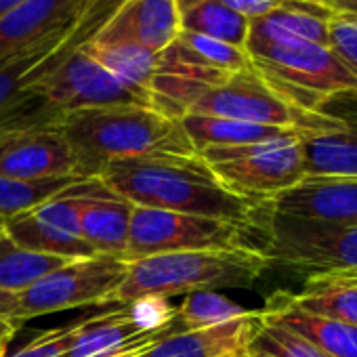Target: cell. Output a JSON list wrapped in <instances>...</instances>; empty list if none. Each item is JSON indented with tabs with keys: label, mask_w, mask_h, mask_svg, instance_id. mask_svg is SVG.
Wrapping results in <instances>:
<instances>
[{
	"label": "cell",
	"mask_w": 357,
	"mask_h": 357,
	"mask_svg": "<svg viewBox=\"0 0 357 357\" xmlns=\"http://www.w3.org/2000/svg\"><path fill=\"white\" fill-rule=\"evenodd\" d=\"M99 178L132 206L231 221L248 231L261 206L225 190L198 153L114 160Z\"/></svg>",
	"instance_id": "obj_1"
},
{
	"label": "cell",
	"mask_w": 357,
	"mask_h": 357,
	"mask_svg": "<svg viewBox=\"0 0 357 357\" xmlns=\"http://www.w3.org/2000/svg\"><path fill=\"white\" fill-rule=\"evenodd\" d=\"M55 128L63 135L74 158V174L80 178H99L114 160L155 153H196L178 120L147 105L66 112L59 116Z\"/></svg>",
	"instance_id": "obj_2"
},
{
	"label": "cell",
	"mask_w": 357,
	"mask_h": 357,
	"mask_svg": "<svg viewBox=\"0 0 357 357\" xmlns=\"http://www.w3.org/2000/svg\"><path fill=\"white\" fill-rule=\"evenodd\" d=\"M269 269L252 246L229 250H194L130 261L109 303L130 305L141 298H170L202 290L246 288Z\"/></svg>",
	"instance_id": "obj_3"
},
{
	"label": "cell",
	"mask_w": 357,
	"mask_h": 357,
	"mask_svg": "<svg viewBox=\"0 0 357 357\" xmlns=\"http://www.w3.org/2000/svg\"><path fill=\"white\" fill-rule=\"evenodd\" d=\"M118 0H97L80 17L68 22L40 43L0 61V128L55 126L59 116L32 93L70 51L91 38L114 11Z\"/></svg>",
	"instance_id": "obj_4"
},
{
	"label": "cell",
	"mask_w": 357,
	"mask_h": 357,
	"mask_svg": "<svg viewBox=\"0 0 357 357\" xmlns=\"http://www.w3.org/2000/svg\"><path fill=\"white\" fill-rule=\"evenodd\" d=\"M269 267H284L301 275L357 271V225L315 221L273 213L259 206L250 238Z\"/></svg>",
	"instance_id": "obj_5"
},
{
	"label": "cell",
	"mask_w": 357,
	"mask_h": 357,
	"mask_svg": "<svg viewBox=\"0 0 357 357\" xmlns=\"http://www.w3.org/2000/svg\"><path fill=\"white\" fill-rule=\"evenodd\" d=\"M246 53L259 76L298 112H317L340 95L357 93V78L324 45H257Z\"/></svg>",
	"instance_id": "obj_6"
},
{
	"label": "cell",
	"mask_w": 357,
	"mask_h": 357,
	"mask_svg": "<svg viewBox=\"0 0 357 357\" xmlns=\"http://www.w3.org/2000/svg\"><path fill=\"white\" fill-rule=\"evenodd\" d=\"M198 155L211 166L225 190L257 204L271 200L305 176L296 130L259 143L208 147Z\"/></svg>",
	"instance_id": "obj_7"
},
{
	"label": "cell",
	"mask_w": 357,
	"mask_h": 357,
	"mask_svg": "<svg viewBox=\"0 0 357 357\" xmlns=\"http://www.w3.org/2000/svg\"><path fill=\"white\" fill-rule=\"evenodd\" d=\"M242 246H252L250 231L244 225L211 217L135 206L124 261L130 263L155 255L229 250Z\"/></svg>",
	"instance_id": "obj_8"
},
{
	"label": "cell",
	"mask_w": 357,
	"mask_h": 357,
	"mask_svg": "<svg viewBox=\"0 0 357 357\" xmlns=\"http://www.w3.org/2000/svg\"><path fill=\"white\" fill-rule=\"evenodd\" d=\"M126 267L124 259L107 255L68 261L17 294L20 317L26 321L66 309L107 305L122 284Z\"/></svg>",
	"instance_id": "obj_9"
},
{
	"label": "cell",
	"mask_w": 357,
	"mask_h": 357,
	"mask_svg": "<svg viewBox=\"0 0 357 357\" xmlns=\"http://www.w3.org/2000/svg\"><path fill=\"white\" fill-rule=\"evenodd\" d=\"M89 40V38H86ZM32 93L49 103L57 114L109 107V105H151V95L124 84L107 72L84 49V43L70 51L45 78H40Z\"/></svg>",
	"instance_id": "obj_10"
},
{
	"label": "cell",
	"mask_w": 357,
	"mask_h": 357,
	"mask_svg": "<svg viewBox=\"0 0 357 357\" xmlns=\"http://www.w3.org/2000/svg\"><path fill=\"white\" fill-rule=\"evenodd\" d=\"M294 130L305 176H357V93L340 95L317 112H303Z\"/></svg>",
	"instance_id": "obj_11"
},
{
	"label": "cell",
	"mask_w": 357,
	"mask_h": 357,
	"mask_svg": "<svg viewBox=\"0 0 357 357\" xmlns=\"http://www.w3.org/2000/svg\"><path fill=\"white\" fill-rule=\"evenodd\" d=\"M188 114L296 128L303 112L288 105L255 68H248L234 72L215 84L202 86L192 99Z\"/></svg>",
	"instance_id": "obj_12"
},
{
	"label": "cell",
	"mask_w": 357,
	"mask_h": 357,
	"mask_svg": "<svg viewBox=\"0 0 357 357\" xmlns=\"http://www.w3.org/2000/svg\"><path fill=\"white\" fill-rule=\"evenodd\" d=\"M82 181H76L68 190L26 213L5 219V236L17 246L40 255H53L70 261L95 257V250L80 236L78 194Z\"/></svg>",
	"instance_id": "obj_13"
},
{
	"label": "cell",
	"mask_w": 357,
	"mask_h": 357,
	"mask_svg": "<svg viewBox=\"0 0 357 357\" xmlns=\"http://www.w3.org/2000/svg\"><path fill=\"white\" fill-rule=\"evenodd\" d=\"M0 174L20 181L70 176L74 158L55 126L0 128Z\"/></svg>",
	"instance_id": "obj_14"
},
{
	"label": "cell",
	"mask_w": 357,
	"mask_h": 357,
	"mask_svg": "<svg viewBox=\"0 0 357 357\" xmlns=\"http://www.w3.org/2000/svg\"><path fill=\"white\" fill-rule=\"evenodd\" d=\"M181 32L176 0H118L91 36L97 43H128L162 55Z\"/></svg>",
	"instance_id": "obj_15"
},
{
	"label": "cell",
	"mask_w": 357,
	"mask_h": 357,
	"mask_svg": "<svg viewBox=\"0 0 357 357\" xmlns=\"http://www.w3.org/2000/svg\"><path fill=\"white\" fill-rule=\"evenodd\" d=\"M172 332H185L176 317L166 326L151 328L145 326L130 307L122 305V309L82 319L68 357H135Z\"/></svg>",
	"instance_id": "obj_16"
},
{
	"label": "cell",
	"mask_w": 357,
	"mask_h": 357,
	"mask_svg": "<svg viewBox=\"0 0 357 357\" xmlns=\"http://www.w3.org/2000/svg\"><path fill=\"white\" fill-rule=\"evenodd\" d=\"M261 204L290 217L357 225V176H303Z\"/></svg>",
	"instance_id": "obj_17"
},
{
	"label": "cell",
	"mask_w": 357,
	"mask_h": 357,
	"mask_svg": "<svg viewBox=\"0 0 357 357\" xmlns=\"http://www.w3.org/2000/svg\"><path fill=\"white\" fill-rule=\"evenodd\" d=\"M132 204L112 192L101 178H84L78 194L80 236L95 255H126Z\"/></svg>",
	"instance_id": "obj_18"
},
{
	"label": "cell",
	"mask_w": 357,
	"mask_h": 357,
	"mask_svg": "<svg viewBox=\"0 0 357 357\" xmlns=\"http://www.w3.org/2000/svg\"><path fill=\"white\" fill-rule=\"evenodd\" d=\"M259 317V311H246L242 317L213 328L172 332L135 357H248L250 336Z\"/></svg>",
	"instance_id": "obj_19"
},
{
	"label": "cell",
	"mask_w": 357,
	"mask_h": 357,
	"mask_svg": "<svg viewBox=\"0 0 357 357\" xmlns=\"http://www.w3.org/2000/svg\"><path fill=\"white\" fill-rule=\"evenodd\" d=\"M93 3L97 0H24L0 17V61L40 43L89 11Z\"/></svg>",
	"instance_id": "obj_20"
},
{
	"label": "cell",
	"mask_w": 357,
	"mask_h": 357,
	"mask_svg": "<svg viewBox=\"0 0 357 357\" xmlns=\"http://www.w3.org/2000/svg\"><path fill=\"white\" fill-rule=\"evenodd\" d=\"M261 313L296 332L328 357H357V326L313 315L301 309L286 290L273 292Z\"/></svg>",
	"instance_id": "obj_21"
},
{
	"label": "cell",
	"mask_w": 357,
	"mask_h": 357,
	"mask_svg": "<svg viewBox=\"0 0 357 357\" xmlns=\"http://www.w3.org/2000/svg\"><path fill=\"white\" fill-rule=\"evenodd\" d=\"M332 11L311 0H284L263 17L250 20L246 47L280 43H313L328 47V22Z\"/></svg>",
	"instance_id": "obj_22"
},
{
	"label": "cell",
	"mask_w": 357,
	"mask_h": 357,
	"mask_svg": "<svg viewBox=\"0 0 357 357\" xmlns=\"http://www.w3.org/2000/svg\"><path fill=\"white\" fill-rule=\"evenodd\" d=\"M292 301L313 315L357 326V271L311 275Z\"/></svg>",
	"instance_id": "obj_23"
},
{
	"label": "cell",
	"mask_w": 357,
	"mask_h": 357,
	"mask_svg": "<svg viewBox=\"0 0 357 357\" xmlns=\"http://www.w3.org/2000/svg\"><path fill=\"white\" fill-rule=\"evenodd\" d=\"M178 124H181L188 139L192 141L196 153L208 147H234V145L269 141V139H275L294 130V128L250 124V122H240V120L200 116V114H185L183 118H178Z\"/></svg>",
	"instance_id": "obj_24"
},
{
	"label": "cell",
	"mask_w": 357,
	"mask_h": 357,
	"mask_svg": "<svg viewBox=\"0 0 357 357\" xmlns=\"http://www.w3.org/2000/svg\"><path fill=\"white\" fill-rule=\"evenodd\" d=\"M181 30L246 49L250 20L219 0H176Z\"/></svg>",
	"instance_id": "obj_25"
},
{
	"label": "cell",
	"mask_w": 357,
	"mask_h": 357,
	"mask_svg": "<svg viewBox=\"0 0 357 357\" xmlns=\"http://www.w3.org/2000/svg\"><path fill=\"white\" fill-rule=\"evenodd\" d=\"M164 55L172 61L219 74H234L252 68L246 49L185 30L178 32L176 40L164 51Z\"/></svg>",
	"instance_id": "obj_26"
},
{
	"label": "cell",
	"mask_w": 357,
	"mask_h": 357,
	"mask_svg": "<svg viewBox=\"0 0 357 357\" xmlns=\"http://www.w3.org/2000/svg\"><path fill=\"white\" fill-rule=\"evenodd\" d=\"M84 49L107 72L120 78L124 84L151 95V84L158 74L160 55L128 43H97L84 40Z\"/></svg>",
	"instance_id": "obj_27"
},
{
	"label": "cell",
	"mask_w": 357,
	"mask_h": 357,
	"mask_svg": "<svg viewBox=\"0 0 357 357\" xmlns=\"http://www.w3.org/2000/svg\"><path fill=\"white\" fill-rule=\"evenodd\" d=\"M68 261L70 259L26 250L3 234L0 236V292L20 294Z\"/></svg>",
	"instance_id": "obj_28"
},
{
	"label": "cell",
	"mask_w": 357,
	"mask_h": 357,
	"mask_svg": "<svg viewBox=\"0 0 357 357\" xmlns=\"http://www.w3.org/2000/svg\"><path fill=\"white\" fill-rule=\"evenodd\" d=\"M80 176H59V178H43V181H20L0 174V219H11L20 213H26L59 192L68 190Z\"/></svg>",
	"instance_id": "obj_29"
},
{
	"label": "cell",
	"mask_w": 357,
	"mask_h": 357,
	"mask_svg": "<svg viewBox=\"0 0 357 357\" xmlns=\"http://www.w3.org/2000/svg\"><path fill=\"white\" fill-rule=\"evenodd\" d=\"M248 309L215 290H202L185 294L183 303L176 307V321L181 330H204L229 319L242 317Z\"/></svg>",
	"instance_id": "obj_30"
},
{
	"label": "cell",
	"mask_w": 357,
	"mask_h": 357,
	"mask_svg": "<svg viewBox=\"0 0 357 357\" xmlns=\"http://www.w3.org/2000/svg\"><path fill=\"white\" fill-rule=\"evenodd\" d=\"M261 313V311H259ZM248 357H328L309 340L282 324L267 319L263 313L250 336Z\"/></svg>",
	"instance_id": "obj_31"
},
{
	"label": "cell",
	"mask_w": 357,
	"mask_h": 357,
	"mask_svg": "<svg viewBox=\"0 0 357 357\" xmlns=\"http://www.w3.org/2000/svg\"><path fill=\"white\" fill-rule=\"evenodd\" d=\"M328 49L357 78V15L332 13L328 22Z\"/></svg>",
	"instance_id": "obj_32"
},
{
	"label": "cell",
	"mask_w": 357,
	"mask_h": 357,
	"mask_svg": "<svg viewBox=\"0 0 357 357\" xmlns=\"http://www.w3.org/2000/svg\"><path fill=\"white\" fill-rule=\"evenodd\" d=\"M80 321L82 319H78L76 324L51 330L47 334H40L38 338L24 344L20 351L7 353L5 357H68V353L74 344V338L78 334Z\"/></svg>",
	"instance_id": "obj_33"
},
{
	"label": "cell",
	"mask_w": 357,
	"mask_h": 357,
	"mask_svg": "<svg viewBox=\"0 0 357 357\" xmlns=\"http://www.w3.org/2000/svg\"><path fill=\"white\" fill-rule=\"evenodd\" d=\"M219 3L238 11L246 20H257V17L267 15L273 9H278L284 0H219Z\"/></svg>",
	"instance_id": "obj_34"
},
{
	"label": "cell",
	"mask_w": 357,
	"mask_h": 357,
	"mask_svg": "<svg viewBox=\"0 0 357 357\" xmlns=\"http://www.w3.org/2000/svg\"><path fill=\"white\" fill-rule=\"evenodd\" d=\"M0 319H17V321H24V319L20 317L17 294L0 292Z\"/></svg>",
	"instance_id": "obj_35"
},
{
	"label": "cell",
	"mask_w": 357,
	"mask_h": 357,
	"mask_svg": "<svg viewBox=\"0 0 357 357\" xmlns=\"http://www.w3.org/2000/svg\"><path fill=\"white\" fill-rule=\"evenodd\" d=\"M20 324L22 321H17V319H0V357L7 355V349H9Z\"/></svg>",
	"instance_id": "obj_36"
},
{
	"label": "cell",
	"mask_w": 357,
	"mask_h": 357,
	"mask_svg": "<svg viewBox=\"0 0 357 357\" xmlns=\"http://www.w3.org/2000/svg\"><path fill=\"white\" fill-rule=\"evenodd\" d=\"M332 13H344V15H357V0H330Z\"/></svg>",
	"instance_id": "obj_37"
},
{
	"label": "cell",
	"mask_w": 357,
	"mask_h": 357,
	"mask_svg": "<svg viewBox=\"0 0 357 357\" xmlns=\"http://www.w3.org/2000/svg\"><path fill=\"white\" fill-rule=\"evenodd\" d=\"M22 3H24V0H0V17H5L9 11H13Z\"/></svg>",
	"instance_id": "obj_38"
},
{
	"label": "cell",
	"mask_w": 357,
	"mask_h": 357,
	"mask_svg": "<svg viewBox=\"0 0 357 357\" xmlns=\"http://www.w3.org/2000/svg\"><path fill=\"white\" fill-rule=\"evenodd\" d=\"M311 3L321 5V7H328V9H330V0H311ZM330 11H332V9H330Z\"/></svg>",
	"instance_id": "obj_39"
},
{
	"label": "cell",
	"mask_w": 357,
	"mask_h": 357,
	"mask_svg": "<svg viewBox=\"0 0 357 357\" xmlns=\"http://www.w3.org/2000/svg\"><path fill=\"white\" fill-rule=\"evenodd\" d=\"M5 234V219H0V236Z\"/></svg>",
	"instance_id": "obj_40"
}]
</instances>
